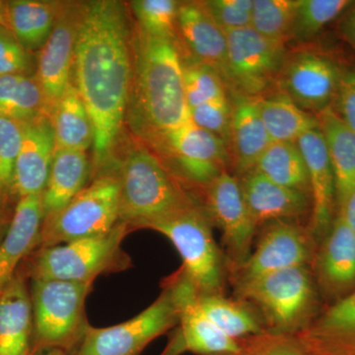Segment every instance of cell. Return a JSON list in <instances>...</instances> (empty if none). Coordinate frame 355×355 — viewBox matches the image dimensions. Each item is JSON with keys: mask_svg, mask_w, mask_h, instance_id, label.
Here are the masks:
<instances>
[{"mask_svg": "<svg viewBox=\"0 0 355 355\" xmlns=\"http://www.w3.org/2000/svg\"><path fill=\"white\" fill-rule=\"evenodd\" d=\"M125 6L114 0L83 2L74 49V87L94 130L98 172L113 167L132 81V37Z\"/></svg>", "mask_w": 355, "mask_h": 355, "instance_id": "1", "label": "cell"}, {"mask_svg": "<svg viewBox=\"0 0 355 355\" xmlns=\"http://www.w3.org/2000/svg\"><path fill=\"white\" fill-rule=\"evenodd\" d=\"M132 71L125 121L147 144L190 121L183 62L176 41L147 35L132 37Z\"/></svg>", "mask_w": 355, "mask_h": 355, "instance_id": "2", "label": "cell"}, {"mask_svg": "<svg viewBox=\"0 0 355 355\" xmlns=\"http://www.w3.org/2000/svg\"><path fill=\"white\" fill-rule=\"evenodd\" d=\"M119 223L130 228L148 224L195 203L176 178L150 149L137 144L128 151L121 164Z\"/></svg>", "mask_w": 355, "mask_h": 355, "instance_id": "3", "label": "cell"}, {"mask_svg": "<svg viewBox=\"0 0 355 355\" xmlns=\"http://www.w3.org/2000/svg\"><path fill=\"white\" fill-rule=\"evenodd\" d=\"M238 300L259 313L266 333L294 336L319 313L317 286L309 266L266 273L235 284Z\"/></svg>", "mask_w": 355, "mask_h": 355, "instance_id": "4", "label": "cell"}, {"mask_svg": "<svg viewBox=\"0 0 355 355\" xmlns=\"http://www.w3.org/2000/svg\"><path fill=\"white\" fill-rule=\"evenodd\" d=\"M196 293L180 270L166 282L153 304L137 316L107 328L89 327L71 355H139L158 336L176 328L184 303Z\"/></svg>", "mask_w": 355, "mask_h": 355, "instance_id": "5", "label": "cell"}, {"mask_svg": "<svg viewBox=\"0 0 355 355\" xmlns=\"http://www.w3.org/2000/svg\"><path fill=\"white\" fill-rule=\"evenodd\" d=\"M33 355L60 349L71 355L89 324L86 299L93 284L31 279Z\"/></svg>", "mask_w": 355, "mask_h": 355, "instance_id": "6", "label": "cell"}, {"mask_svg": "<svg viewBox=\"0 0 355 355\" xmlns=\"http://www.w3.org/2000/svg\"><path fill=\"white\" fill-rule=\"evenodd\" d=\"M130 228L119 223L105 234L37 248L27 273L31 279L93 284L103 273L119 272L130 266L121 243Z\"/></svg>", "mask_w": 355, "mask_h": 355, "instance_id": "7", "label": "cell"}, {"mask_svg": "<svg viewBox=\"0 0 355 355\" xmlns=\"http://www.w3.org/2000/svg\"><path fill=\"white\" fill-rule=\"evenodd\" d=\"M146 228L161 233L181 256L180 270L195 287L198 295H223L225 261L212 235V224L197 203L148 224Z\"/></svg>", "mask_w": 355, "mask_h": 355, "instance_id": "8", "label": "cell"}, {"mask_svg": "<svg viewBox=\"0 0 355 355\" xmlns=\"http://www.w3.org/2000/svg\"><path fill=\"white\" fill-rule=\"evenodd\" d=\"M118 168L98 172L95 179L64 209L44 218L37 248L105 234L116 227L121 193Z\"/></svg>", "mask_w": 355, "mask_h": 355, "instance_id": "9", "label": "cell"}, {"mask_svg": "<svg viewBox=\"0 0 355 355\" xmlns=\"http://www.w3.org/2000/svg\"><path fill=\"white\" fill-rule=\"evenodd\" d=\"M229 91L260 98L279 78L288 53L284 42L266 38L253 28L226 33Z\"/></svg>", "mask_w": 355, "mask_h": 355, "instance_id": "10", "label": "cell"}, {"mask_svg": "<svg viewBox=\"0 0 355 355\" xmlns=\"http://www.w3.org/2000/svg\"><path fill=\"white\" fill-rule=\"evenodd\" d=\"M154 146L168 154L178 176L203 189L232 164L230 147L191 121L166 133Z\"/></svg>", "mask_w": 355, "mask_h": 355, "instance_id": "11", "label": "cell"}, {"mask_svg": "<svg viewBox=\"0 0 355 355\" xmlns=\"http://www.w3.org/2000/svg\"><path fill=\"white\" fill-rule=\"evenodd\" d=\"M205 191V212L212 225L220 229L231 270L242 266L251 254L257 225L243 197L237 178L222 173Z\"/></svg>", "mask_w": 355, "mask_h": 355, "instance_id": "12", "label": "cell"}, {"mask_svg": "<svg viewBox=\"0 0 355 355\" xmlns=\"http://www.w3.org/2000/svg\"><path fill=\"white\" fill-rule=\"evenodd\" d=\"M343 70L333 58L315 51L288 55L277 83L303 111L320 114L330 109L335 100Z\"/></svg>", "mask_w": 355, "mask_h": 355, "instance_id": "13", "label": "cell"}, {"mask_svg": "<svg viewBox=\"0 0 355 355\" xmlns=\"http://www.w3.org/2000/svg\"><path fill=\"white\" fill-rule=\"evenodd\" d=\"M83 2L60 1L53 32L40 51L37 80L43 90L46 116H50L71 85L74 49Z\"/></svg>", "mask_w": 355, "mask_h": 355, "instance_id": "14", "label": "cell"}, {"mask_svg": "<svg viewBox=\"0 0 355 355\" xmlns=\"http://www.w3.org/2000/svg\"><path fill=\"white\" fill-rule=\"evenodd\" d=\"M314 242L309 229L291 221L272 222L248 260L232 272L234 284L286 268L309 266L314 260Z\"/></svg>", "mask_w": 355, "mask_h": 355, "instance_id": "15", "label": "cell"}, {"mask_svg": "<svg viewBox=\"0 0 355 355\" xmlns=\"http://www.w3.org/2000/svg\"><path fill=\"white\" fill-rule=\"evenodd\" d=\"M297 146L309 178L312 214L308 229L316 241L328 234L336 218L335 176L320 128L305 133L297 140Z\"/></svg>", "mask_w": 355, "mask_h": 355, "instance_id": "16", "label": "cell"}, {"mask_svg": "<svg viewBox=\"0 0 355 355\" xmlns=\"http://www.w3.org/2000/svg\"><path fill=\"white\" fill-rule=\"evenodd\" d=\"M316 286L340 300L355 289V232L336 214L314 260Z\"/></svg>", "mask_w": 355, "mask_h": 355, "instance_id": "17", "label": "cell"}, {"mask_svg": "<svg viewBox=\"0 0 355 355\" xmlns=\"http://www.w3.org/2000/svg\"><path fill=\"white\" fill-rule=\"evenodd\" d=\"M55 153V132L49 116L23 123L14 176V193L18 200L43 193Z\"/></svg>", "mask_w": 355, "mask_h": 355, "instance_id": "18", "label": "cell"}, {"mask_svg": "<svg viewBox=\"0 0 355 355\" xmlns=\"http://www.w3.org/2000/svg\"><path fill=\"white\" fill-rule=\"evenodd\" d=\"M291 336L307 355H355V289Z\"/></svg>", "mask_w": 355, "mask_h": 355, "instance_id": "19", "label": "cell"}, {"mask_svg": "<svg viewBox=\"0 0 355 355\" xmlns=\"http://www.w3.org/2000/svg\"><path fill=\"white\" fill-rule=\"evenodd\" d=\"M177 33L190 60L216 70L226 84L227 36L212 19L202 1L180 2Z\"/></svg>", "mask_w": 355, "mask_h": 355, "instance_id": "20", "label": "cell"}, {"mask_svg": "<svg viewBox=\"0 0 355 355\" xmlns=\"http://www.w3.org/2000/svg\"><path fill=\"white\" fill-rule=\"evenodd\" d=\"M240 186L257 225L266 222L291 221L311 210V198L270 181L252 170L239 180Z\"/></svg>", "mask_w": 355, "mask_h": 355, "instance_id": "21", "label": "cell"}, {"mask_svg": "<svg viewBox=\"0 0 355 355\" xmlns=\"http://www.w3.org/2000/svg\"><path fill=\"white\" fill-rule=\"evenodd\" d=\"M42 195L18 200L12 219L0 243V291L17 272L21 261L38 247L44 221Z\"/></svg>", "mask_w": 355, "mask_h": 355, "instance_id": "22", "label": "cell"}, {"mask_svg": "<svg viewBox=\"0 0 355 355\" xmlns=\"http://www.w3.org/2000/svg\"><path fill=\"white\" fill-rule=\"evenodd\" d=\"M197 293L186 301L179 324L161 355H181L184 352L198 355H238L243 350L242 340L223 333L198 310Z\"/></svg>", "mask_w": 355, "mask_h": 355, "instance_id": "23", "label": "cell"}, {"mask_svg": "<svg viewBox=\"0 0 355 355\" xmlns=\"http://www.w3.org/2000/svg\"><path fill=\"white\" fill-rule=\"evenodd\" d=\"M230 102L232 105L231 158L236 175L241 178L254 169L272 141L261 121L258 98L230 91Z\"/></svg>", "mask_w": 355, "mask_h": 355, "instance_id": "24", "label": "cell"}, {"mask_svg": "<svg viewBox=\"0 0 355 355\" xmlns=\"http://www.w3.org/2000/svg\"><path fill=\"white\" fill-rule=\"evenodd\" d=\"M0 355H33L31 294L20 270L0 291Z\"/></svg>", "mask_w": 355, "mask_h": 355, "instance_id": "25", "label": "cell"}, {"mask_svg": "<svg viewBox=\"0 0 355 355\" xmlns=\"http://www.w3.org/2000/svg\"><path fill=\"white\" fill-rule=\"evenodd\" d=\"M91 166L84 151L55 149L48 183L42 195L44 219L64 209L87 186Z\"/></svg>", "mask_w": 355, "mask_h": 355, "instance_id": "26", "label": "cell"}, {"mask_svg": "<svg viewBox=\"0 0 355 355\" xmlns=\"http://www.w3.org/2000/svg\"><path fill=\"white\" fill-rule=\"evenodd\" d=\"M317 116L335 176L338 214L355 189V132L331 108Z\"/></svg>", "mask_w": 355, "mask_h": 355, "instance_id": "27", "label": "cell"}, {"mask_svg": "<svg viewBox=\"0 0 355 355\" xmlns=\"http://www.w3.org/2000/svg\"><path fill=\"white\" fill-rule=\"evenodd\" d=\"M60 1H7V27L26 50L41 51L53 32Z\"/></svg>", "mask_w": 355, "mask_h": 355, "instance_id": "28", "label": "cell"}, {"mask_svg": "<svg viewBox=\"0 0 355 355\" xmlns=\"http://www.w3.org/2000/svg\"><path fill=\"white\" fill-rule=\"evenodd\" d=\"M49 118L55 132V149L85 153L93 146L92 121L73 84L67 89Z\"/></svg>", "mask_w": 355, "mask_h": 355, "instance_id": "29", "label": "cell"}, {"mask_svg": "<svg viewBox=\"0 0 355 355\" xmlns=\"http://www.w3.org/2000/svg\"><path fill=\"white\" fill-rule=\"evenodd\" d=\"M259 112L272 142H297L320 128L318 116L299 108L282 92L258 98Z\"/></svg>", "mask_w": 355, "mask_h": 355, "instance_id": "30", "label": "cell"}, {"mask_svg": "<svg viewBox=\"0 0 355 355\" xmlns=\"http://www.w3.org/2000/svg\"><path fill=\"white\" fill-rule=\"evenodd\" d=\"M198 310L225 335L242 340L266 333L261 318L251 306L224 295H198Z\"/></svg>", "mask_w": 355, "mask_h": 355, "instance_id": "31", "label": "cell"}, {"mask_svg": "<svg viewBox=\"0 0 355 355\" xmlns=\"http://www.w3.org/2000/svg\"><path fill=\"white\" fill-rule=\"evenodd\" d=\"M253 170L280 186L311 198L307 167L297 142H272Z\"/></svg>", "mask_w": 355, "mask_h": 355, "instance_id": "32", "label": "cell"}, {"mask_svg": "<svg viewBox=\"0 0 355 355\" xmlns=\"http://www.w3.org/2000/svg\"><path fill=\"white\" fill-rule=\"evenodd\" d=\"M0 116L29 123L46 116V101L35 76H0Z\"/></svg>", "mask_w": 355, "mask_h": 355, "instance_id": "33", "label": "cell"}, {"mask_svg": "<svg viewBox=\"0 0 355 355\" xmlns=\"http://www.w3.org/2000/svg\"><path fill=\"white\" fill-rule=\"evenodd\" d=\"M349 0H298L289 38L305 44L316 38L327 25L345 13Z\"/></svg>", "mask_w": 355, "mask_h": 355, "instance_id": "34", "label": "cell"}, {"mask_svg": "<svg viewBox=\"0 0 355 355\" xmlns=\"http://www.w3.org/2000/svg\"><path fill=\"white\" fill-rule=\"evenodd\" d=\"M298 0H254L251 27L266 38H289Z\"/></svg>", "mask_w": 355, "mask_h": 355, "instance_id": "35", "label": "cell"}, {"mask_svg": "<svg viewBox=\"0 0 355 355\" xmlns=\"http://www.w3.org/2000/svg\"><path fill=\"white\" fill-rule=\"evenodd\" d=\"M182 62L184 96L189 109L227 97V85L216 70L189 58H182Z\"/></svg>", "mask_w": 355, "mask_h": 355, "instance_id": "36", "label": "cell"}, {"mask_svg": "<svg viewBox=\"0 0 355 355\" xmlns=\"http://www.w3.org/2000/svg\"><path fill=\"white\" fill-rule=\"evenodd\" d=\"M179 1L135 0L130 2L137 28L153 37L176 40Z\"/></svg>", "mask_w": 355, "mask_h": 355, "instance_id": "37", "label": "cell"}, {"mask_svg": "<svg viewBox=\"0 0 355 355\" xmlns=\"http://www.w3.org/2000/svg\"><path fill=\"white\" fill-rule=\"evenodd\" d=\"M23 123L0 116V207L14 193L16 160L22 139Z\"/></svg>", "mask_w": 355, "mask_h": 355, "instance_id": "38", "label": "cell"}, {"mask_svg": "<svg viewBox=\"0 0 355 355\" xmlns=\"http://www.w3.org/2000/svg\"><path fill=\"white\" fill-rule=\"evenodd\" d=\"M190 121L197 127L216 135L230 147L232 105L228 97L191 109Z\"/></svg>", "mask_w": 355, "mask_h": 355, "instance_id": "39", "label": "cell"}, {"mask_svg": "<svg viewBox=\"0 0 355 355\" xmlns=\"http://www.w3.org/2000/svg\"><path fill=\"white\" fill-rule=\"evenodd\" d=\"M202 3L225 33L251 26L254 0H207Z\"/></svg>", "mask_w": 355, "mask_h": 355, "instance_id": "40", "label": "cell"}, {"mask_svg": "<svg viewBox=\"0 0 355 355\" xmlns=\"http://www.w3.org/2000/svg\"><path fill=\"white\" fill-rule=\"evenodd\" d=\"M31 53L19 43L7 27H0V76H32Z\"/></svg>", "mask_w": 355, "mask_h": 355, "instance_id": "41", "label": "cell"}, {"mask_svg": "<svg viewBox=\"0 0 355 355\" xmlns=\"http://www.w3.org/2000/svg\"><path fill=\"white\" fill-rule=\"evenodd\" d=\"M241 355H307L291 336L263 335L242 340Z\"/></svg>", "mask_w": 355, "mask_h": 355, "instance_id": "42", "label": "cell"}, {"mask_svg": "<svg viewBox=\"0 0 355 355\" xmlns=\"http://www.w3.org/2000/svg\"><path fill=\"white\" fill-rule=\"evenodd\" d=\"M331 109L355 132V70L343 71Z\"/></svg>", "mask_w": 355, "mask_h": 355, "instance_id": "43", "label": "cell"}, {"mask_svg": "<svg viewBox=\"0 0 355 355\" xmlns=\"http://www.w3.org/2000/svg\"><path fill=\"white\" fill-rule=\"evenodd\" d=\"M340 31L345 41L355 51V2L342 15Z\"/></svg>", "mask_w": 355, "mask_h": 355, "instance_id": "44", "label": "cell"}, {"mask_svg": "<svg viewBox=\"0 0 355 355\" xmlns=\"http://www.w3.org/2000/svg\"><path fill=\"white\" fill-rule=\"evenodd\" d=\"M343 217L345 223L355 232V189L350 193L342 209L338 210V214Z\"/></svg>", "mask_w": 355, "mask_h": 355, "instance_id": "45", "label": "cell"}, {"mask_svg": "<svg viewBox=\"0 0 355 355\" xmlns=\"http://www.w3.org/2000/svg\"><path fill=\"white\" fill-rule=\"evenodd\" d=\"M0 27H7V1H0Z\"/></svg>", "mask_w": 355, "mask_h": 355, "instance_id": "46", "label": "cell"}, {"mask_svg": "<svg viewBox=\"0 0 355 355\" xmlns=\"http://www.w3.org/2000/svg\"><path fill=\"white\" fill-rule=\"evenodd\" d=\"M4 225H6V220H4L3 214H2V209L0 207V243H1L2 239H3L4 235Z\"/></svg>", "mask_w": 355, "mask_h": 355, "instance_id": "47", "label": "cell"}, {"mask_svg": "<svg viewBox=\"0 0 355 355\" xmlns=\"http://www.w3.org/2000/svg\"><path fill=\"white\" fill-rule=\"evenodd\" d=\"M34 355H69L67 352H62L60 349H50L46 350V352H40V354Z\"/></svg>", "mask_w": 355, "mask_h": 355, "instance_id": "48", "label": "cell"}, {"mask_svg": "<svg viewBox=\"0 0 355 355\" xmlns=\"http://www.w3.org/2000/svg\"><path fill=\"white\" fill-rule=\"evenodd\" d=\"M241 354H242V352H241ZM241 354H240L239 355H241Z\"/></svg>", "mask_w": 355, "mask_h": 355, "instance_id": "49", "label": "cell"}, {"mask_svg": "<svg viewBox=\"0 0 355 355\" xmlns=\"http://www.w3.org/2000/svg\"><path fill=\"white\" fill-rule=\"evenodd\" d=\"M238 355H239V354H238Z\"/></svg>", "mask_w": 355, "mask_h": 355, "instance_id": "50", "label": "cell"}]
</instances>
